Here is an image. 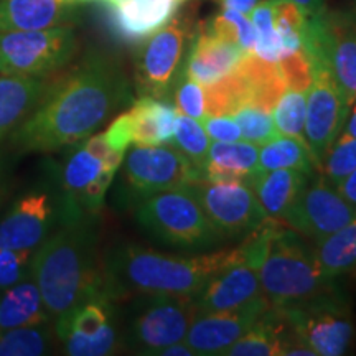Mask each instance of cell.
<instances>
[{
  "label": "cell",
  "instance_id": "1",
  "mask_svg": "<svg viewBox=\"0 0 356 356\" xmlns=\"http://www.w3.org/2000/svg\"><path fill=\"white\" fill-rule=\"evenodd\" d=\"M122 65L104 51H89L68 73L56 74L38 106L7 137L15 154H48L78 144L132 104Z\"/></svg>",
  "mask_w": 356,
  "mask_h": 356
},
{
  "label": "cell",
  "instance_id": "2",
  "mask_svg": "<svg viewBox=\"0 0 356 356\" xmlns=\"http://www.w3.org/2000/svg\"><path fill=\"white\" fill-rule=\"evenodd\" d=\"M106 291L121 302L136 296L195 297L222 267L246 261L241 248L202 256H177L134 243L114 244L102 257Z\"/></svg>",
  "mask_w": 356,
  "mask_h": 356
},
{
  "label": "cell",
  "instance_id": "3",
  "mask_svg": "<svg viewBox=\"0 0 356 356\" xmlns=\"http://www.w3.org/2000/svg\"><path fill=\"white\" fill-rule=\"evenodd\" d=\"M244 259L257 269L259 282L270 305L302 304L338 287L337 279L325 274L314 246L287 222L266 216L244 236Z\"/></svg>",
  "mask_w": 356,
  "mask_h": 356
},
{
  "label": "cell",
  "instance_id": "4",
  "mask_svg": "<svg viewBox=\"0 0 356 356\" xmlns=\"http://www.w3.org/2000/svg\"><path fill=\"white\" fill-rule=\"evenodd\" d=\"M32 277L48 317H58L104 289L97 254V218L66 221L35 248Z\"/></svg>",
  "mask_w": 356,
  "mask_h": 356
},
{
  "label": "cell",
  "instance_id": "5",
  "mask_svg": "<svg viewBox=\"0 0 356 356\" xmlns=\"http://www.w3.org/2000/svg\"><path fill=\"white\" fill-rule=\"evenodd\" d=\"M66 222L58 160L43 159L0 218V248L35 249Z\"/></svg>",
  "mask_w": 356,
  "mask_h": 356
},
{
  "label": "cell",
  "instance_id": "6",
  "mask_svg": "<svg viewBox=\"0 0 356 356\" xmlns=\"http://www.w3.org/2000/svg\"><path fill=\"white\" fill-rule=\"evenodd\" d=\"M124 155L109 144L104 132L66 147L58 162L66 198V221L99 218Z\"/></svg>",
  "mask_w": 356,
  "mask_h": 356
},
{
  "label": "cell",
  "instance_id": "7",
  "mask_svg": "<svg viewBox=\"0 0 356 356\" xmlns=\"http://www.w3.org/2000/svg\"><path fill=\"white\" fill-rule=\"evenodd\" d=\"M136 221L155 241L181 251H208L225 241L190 185L159 191L134 208Z\"/></svg>",
  "mask_w": 356,
  "mask_h": 356
},
{
  "label": "cell",
  "instance_id": "8",
  "mask_svg": "<svg viewBox=\"0 0 356 356\" xmlns=\"http://www.w3.org/2000/svg\"><path fill=\"white\" fill-rule=\"evenodd\" d=\"M197 26L195 8H178L163 29L137 44L134 55V89L137 95L170 99L185 68Z\"/></svg>",
  "mask_w": 356,
  "mask_h": 356
},
{
  "label": "cell",
  "instance_id": "9",
  "mask_svg": "<svg viewBox=\"0 0 356 356\" xmlns=\"http://www.w3.org/2000/svg\"><path fill=\"white\" fill-rule=\"evenodd\" d=\"M114 190L118 208H136L159 191L190 185L203 175L175 145H134L124 155Z\"/></svg>",
  "mask_w": 356,
  "mask_h": 356
},
{
  "label": "cell",
  "instance_id": "10",
  "mask_svg": "<svg viewBox=\"0 0 356 356\" xmlns=\"http://www.w3.org/2000/svg\"><path fill=\"white\" fill-rule=\"evenodd\" d=\"M198 315L193 297H132L122 327V346L139 355H160L167 346L184 341Z\"/></svg>",
  "mask_w": 356,
  "mask_h": 356
},
{
  "label": "cell",
  "instance_id": "11",
  "mask_svg": "<svg viewBox=\"0 0 356 356\" xmlns=\"http://www.w3.org/2000/svg\"><path fill=\"white\" fill-rule=\"evenodd\" d=\"M293 333L315 356H341L353 351L356 322L340 287L302 304L279 307Z\"/></svg>",
  "mask_w": 356,
  "mask_h": 356
},
{
  "label": "cell",
  "instance_id": "12",
  "mask_svg": "<svg viewBox=\"0 0 356 356\" xmlns=\"http://www.w3.org/2000/svg\"><path fill=\"white\" fill-rule=\"evenodd\" d=\"M78 48L71 25L0 32V74L51 78L73 61Z\"/></svg>",
  "mask_w": 356,
  "mask_h": 356
},
{
  "label": "cell",
  "instance_id": "13",
  "mask_svg": "<svg viewBox=\"0 0 356 356\" xmlns=\"http://www.w3.org/2000/svg\"><path fill=\"white\" fill-rule=\"evenodd\" d=\"M119 300L109 296L106 286L53 322L55 337L66 355L106 356L122 348L119 323Z\"/></svg>",
  "mask_w": 356,
  "mask_h": 356
},
{
  "label": "cell",
  "instance_id": "14",
  "mask_svg": "<svg viewBox=\"0 0 356 356\" xmlns=\"http://www.w3.org/2000/svg\"><path fill=\"white\" fill-rule=\"evenodd\" d=\"M304 51L310 65L330 68L337 86L351 106L356 101V29L345 10H328L307 17Z\"/></svg>",
  "mask_w": 356,
  "mask_h": 356
},
{
  "label": "cell",
  "instance_id": "15",
  "mask_svg": "<svg viewBox=\"0 0 356 356\" xmlns=\"http://www.w3.org/2000/svg\"><path fill=\"white\" fill-rule=\"evenodd\" d=\"M208 220L222 238L239 239L256 229L267 216L254 191L244 181H216L202 178L190 184Z\"/></svg>",
  "mask_w": 356,
  "mask_h": 356
},
{
  "label": "cell",
  "instance_id": "16",
  "mask_svg": "<svg viewBox=\"0 0 356 356\" xmlns=\"http://www.w3.org/2000/svg\"><path fill=\"white\" fill-rule=\"evenodd\" d=\"M307 97L305 142L318 167L333 142L343 131L350 104L337 86L327 65H312V84Z\"/></svg>",
  "mask_w": 356,
  "mask_h": 356
},
{
  "label": "cell",
  "instance_id": "17",
  "mask_svg": "<svg viewBox=\"0 0 356 356\" xmlns=\"http://www.w3.org/2000/svg\"><path fill=\"white\" fill-rule=\"evenodd\" d=\"M355 216L353 204L317 172L309 177L284 222L305 238L318 241L343 228Z\"/></svg>",
  "mask_w": 356,
  "mask_h": 356
},
{
  "label": "cell",
  "instance_id": "18",
  "mask_svg": "<svg viewBox=\"0 0 356 356\" xmlns=\"http://www.w3.org/2000/svg\"><path fill=\"white\" fill-rule=\"evenodd\" d=\"M269 305L270 302L266 297H259L233 310L200 314L190 325L184 341L195 355H225V351L254 325Z\"/></svg>",
  "mask_w": 356,
  "mask_h": 356
},
{
  "label": "cell",
  "instance_id": "19",
  "mask_svg": "<svg viewBox=\"0 0 356 356\" xmlns=\"http://www.w3.org/2000/svg\"><path fill=\"white\" fill-rule=\"evenodd\" d=\"M266 297L257 269L246 261L234 262L218 270L193 297L198 314L225 312Z\"/></svg>",
  "mask_w": 356,
  "mask_h": 356
},
{
  "label": "cell",
  "instance_id": "20",
  "mask_svg": "<svg viewBox=\"0 0 356 356\" xmlns=\"http://www.w3.org/2000/svg\"><path fill=\"white\" fill-rule=\"evenodd\" d=\"M226 356H315L293 333L282 309L269 305L244 335L236 340Z\"/></svg>",
  "mask_w": 356,
  "mask_h": 356
},
{
  "label": "cell",
  "instance_id": "21",
  "mask_svg": "<svg viewBox=\"0 0 356 356\" xmlns=\"http://www.w3.org/2000/svg\"><path fill=\"white\" fill-rule=\"evenodd\" d=\"M104 6L113 35L124 43L139 44L173 19L181 0H118Z\"/></svg>",
  "mask_w": 356,
  "mask_h": 356
},
{
  "label": "cell",
  "instance_id": "22",
  "mask_svg": "<svg viewBox=\"0 0 356 356\" xmlns=\"http://www.w3.org/2000/svg\"><path fill=\"white\" fill-rule=\"evenodd\" d=\"M246 55L248 51L239 44L211 32L204 22H198L184 73L202 86H210L229 74Z\"/></svg>",
  "mask_w": 356,
  "mask_h": 356
},
{
  "label": "cell",
  "instance_id": "23",
  "mask_svg": "<svg viewBox=\"0 0 356 356\" xmlns=\"http://www.w3.org/2000/svg\"><path fill=\"white\" fill-rule=\"evenodd\" d=\"M76 8L66 0H0V32L71 25L76 22Z\"/></svg>",
  "mask_w": 356,
  "mask_h": 356
},
{
  "label": "cell",
  "instance_id": "24",
  "mask_svg": "<svg viewBox=\"0 0 356 356\" xmlns=\"http://www.w3.org/2000/svg\"><path fill=\"white\" fill-rule=\"evenodd\" d=\"M55 76H0V140L10 136L33 113Z\"/></svg>",
  "mask_w": 356,
  "mask_h": 356
},
{
  "label": "cell",
  "instance_id": "25",
  "mask_svg": "<svg viewBox=\"0 0 356 356\" xmlns=\"http://www.w3.org/2000/svg\"><path fill=\"white\" fill-rule=\"evenodd\" d=\"M127 115L131 122L132 144H172L178 118V109L172 99L139 96V99L132 101Z\"/></svg>",
  "mask_w": 356,
  "mask_h": 356
},
{
  "label": "cell",
  "instance_id": "26",
  "mask_svg": "<svg viewBox=\"0 0 356 356\" xmlns=\"http://www.w3.org/2000/svg\"><path fill=\"white\" fill-rule=\"evenodd\" d=\"M309 177V173L292 168L257 170L246 184L254 191L266 215L284 221Z\"/></svg>",
  "mask_w": 356,
  "mask_h": 356
},
{
  "label": "cell",
  "instance_id": "27",
  "mask_svg": "<svg viewBox=\"0 0 356 356\" xmlns=\"http://www.w3.org/2000/svg\"><path fill=\"white\" fill-rule=\"evenodd\" d=\"M48 322L51 318L48 317L42 292L32 275L0 289V332Z\"/></svg>",
  "mask_w": 356,
  "mask_h": 356
},
{
  "label": "cell",
  "instance_id": "28",
  "mask_svg": "<svg viewBox=\"0 0 356 356\" xmlns=\"http://www.w3.org/2000/svg\"><path fill=\"white\" fill-rule=\"evenodd\" d=\"M259 170V145L246 140L215 142L208 150L204 178L216 181H246Z\"/></svg>",
  "mask_w": 356,
  "mask_h": 356
},
{
  "label": "cell",
  "instance_id": "29",
  "mask_svg": "<svg viewBox=\"0 0 356 356\" xmlns=\"http://www.w3.org/2000/svg\"><path fill=\"white\" fill-rule=\"evenodd\" d=\"M314 252L325 274L338 279L356 270V216L327 238L314 241Z\"/></svg>",
  "mask_w": 356,
  "mask_h": 356
},
{
  "label": "cell",
  "instance_id": "30",
  "mask_svg": "<svg viewBox=\"0 0 356 356\" xmlns=\"http://www.w3.org/2000/svg\"><path fill=\"white\" fill-rule=\"evenodd\" d=\"M292 168L304 173H317L318 163L304 140L289 136H277L259 147V170Z\"/></svg>",
  "mask_w": 356,
  "mask_h": 356
},
{
  "label": "cell",
  "instance_id": "31",
  "mask_svg": "<svg viewBox=\"0 0 356 356\" xmlns=\"http://www.w3.org/2000/svg\"><path fill=\"white\" fill-rule=\"evenodd\" d=\"M53 322L0 332V356H40L53 346Z\"/></svg>",
  "mask_w": 356,
  "mask_h": 356
},
{
  "label": "cell",
  "instance_id": "32",
  "mask_svg": "<svg viewBox=\"0 0 356 356\" xmlns=\"http://www.w3.org/2000/svg\"><path fill=\"white\" fill-rule=\"evenodd\" d=\"M275 33L282 44V60L304 50V30L307 15L292 0H273Z\"/></svg>",
  "mask_w": 356,
  "mask_h": 356
},
{
  "label": "cell",
  "instance_id": "33",
  "mask_svg": "<svg viewBox=\"0 0 356 356\" xmlns=\"http://www.w3.org/2000/svg\"><path fill=\"white\" fill-rule=\"evenodd\" d=\"M172 145H175L204 178V167H207L208 150L211 144L203 124L197 119L178 113Z\"/></svg>",
  "mask_w": 356,
  "mask_h": 356
},
{
  "label": "cell",
  "instance_id": "34",
  "mask_svg": "<svg viewBox=\"0 0 356 356\" xmlns=\"http://www.w3.org/2000/svg\"><path fill=\"white\" fill-rule=\"evenodd\" d=\"M305 113L307 91L305 89H287L275 104L273 118L279 134L296 137L305 142ZM307 144V142H305Z\"/></svg>",
  "mask_w": 356,
  "mask_h": 356
},
{
  "label": "cell",
  "instance_id": "35",
  "mask_svg": "<svg viewBox=\"0 0 356 356\" xmlns=\"http://www.w3.org/2000/svg\"><path fill=\"white\" fill-rule=\"evenodd\" d=\"M204 24L208 25V29L211 32L239 44L244 51L254 53L257 33L251 19L248 15H244V13L233 10V8L222 7L218 15L207 20Z\"/></svg>",
  "mask_w": 356,
  "mask_h": 356
},
{
  "label": "cell",
  "instance_id": "36",
  "mask_svg": "<svg viewBox=\"0 0 356 356\" xmlns=\"http://www.w3.org/2000/svg\"><path fill=\"white\" fill-rule=\"evenodd\" d=\"M353 170H356V139L340 134L320 162L318 173L337 188Z\"/></svg>",
  "mask_w": 356,
  "mask_h": 356
},
{
  "label": "cell",
  "instance_id": "37",
  "mask_svg": "<svg viewBox=\"0 0 356 356\" xmlns=\"http://www.w3.org/2000/svg\"><path fill=\"white\" fill-rule=\"evenodd\" d=\"M234 121L238 122L241 137L249 144L264 145L280 136L275 129L273 113L262 111L254 106H243L234 113Z\"/></svg>",
  "mask_w": 356,
  "mask_h": 356
},
{
  "label": "cell",
  "instance_id": "38",
  "mask_svg": "<svg viewBox=\"0 0 356 356\" xmlns=\"http://www.w3.org/2000/svg\"><path fill=\"white\" fill-rule=\"evenodd\" d=\"M172 96L175 97V106L180 114L197 119L200 122L207 118V109H204V88L195 81V79L186 76L184 71H181L175 88H173Z\"/></svg>",
  "mask_w": 356,
  "mask_h": 356
},
{
  "label": "cell",
  "instance_id": "39",
  "mask_svg": "<svg viewBox=\"0 0 356 356\" xmlns=\"http://www.w3.org/2000/svg\"><path fill=\"white\" fill-rule=\"evenodd\" d=\"M33 252L35 249L0 248V289L32 275Z\"/></svg>",
  "mask_w": 356,
  "mask_h": 356
},
{
  "label": "cell",
  "instance_id": "40",
  "mask_svg": "<svg viewBox=\"0 0 356 356\" xmlns=\"http://www.w3.org/2000/svg\"><path fill=\"white\" fill-rule=\"evenodd\" d=\"M202 124L208 137L216 142H236L241 139V131L233 115H207Z\"/></svg>",
  "mask_w": 356,
  "mask_h": 356
},
{
  "label": "cell",
  "instance_id": "41",
  "mask_svg": "<svg viewBox=\"0 0 356 356\" xmlns=\"http://www.w3.org/2000/svg\"><path fill=\"white\" fill-rule=\"evenodd\" d=\"M337 190L340 191V195L346 200V202L353 204L356 208V170H353L348 177L343 178L341 184L337 186Z\"/></svg>",
  "mask_w": 356,
  "mask_h": 356
},
{
  "label": "cell",
  "instance_id": "42",
  "mask_svg": "<svg viewBox=\"0 0 356 356\" xmlns=\"http://www.w3.org/2000/svg\"><path fill=\"white\" fill-rule=\"evenodd\" d=\"M257 3H259V0H222V7L233 8V10L241 12L248 17L251 15Z\"/></svg>",
  "mask_w": 356,
  "mask_h": 356
},
{
  "label": "cell",
  "instance_id": "43",
  "mask_svg": "<svg viewBox=\"0 0 356 356\" xmlns=\"http://www.w3.org/2000/svg\"><path fill=\"white\" fill-rule=\"evenodd\" d=\"M292 2L297 3V6L302 8L307 17H310V15H315V13H318L320 10H323L327 0H292Z\"/></svg>",
  "mask_w": 356,
  "mask_h": 356
},
{
  "label": "cell",
  "instance_id": "44",
  "mask_svg": "<svg viewBox=\"0 0 356 356\" xmlns=\"http://www.w3.org/2000/svg\"><path fill=\"white\" fill-rule=\"evenodd\" d=\"M193 350L190 348L185 341H177L167 348H163L160 351V356H193Z\"/></svg>",
  "mask_w": 356,
  "mask_h": 356
},
{
  "label": "cell",
  "instance_id": "45",
  "mask_svg": "<svg viewBox=\"0 0 356 356\" xmlns=\"http://www.w3.org/2000/svg\"><path fill=\"white\" fill-rule=\"evenodd\" d=\"M8 184H10V173H8V163L0 160V207L7 197Z\"/></svg>",
  "mask_w": 356,
  "mask_h": 356
},
{
  "label": "cell",
  "instance_id": "46",
  "mask_svg": "<svg viewBox=\"0 0 356 356\" xmlns=\"http://www.w3.org/2000/svg\"><path fill=\"white\" fill-rule=\"evenodd\" d=\"M353 104H355L353 113H351L348 122H345V127H343V131H341V134H345V136L356 139V101L353 102Z\"/></svg>",
  "mask_w": 356,
  "mask_h": 356
},
{
  "label": "cell",
  "instance_id": "47",
  "mask_svg": "<svg viewBox=\"0 0 356 356\" xmlns=\"http://www.w3.org/2000/svg\"><path fill=\"white\" fill-rule=\"evenodd\" d=\"M66 2L74 3V6H81V3H91V2H101L102 6H104V3H114V2H118V0H66Z\"/></svg>",
  "mask_w": 356,
  "mask_h": 356
},
{
  "label": "cell",
  "instance_id": "48",
  "mask_svg": "<svg viewBox=\"0 0 356 356\" xmlns=\"http://www.w3.org/2000/svg\"><path fill=\"white\" fill-rule=\"evenodd\" d=\"M346 15H348V19L351 20V24H353V26L356 29V0L353 2V6H351L350 8H346Z\"/></svg>",
  "mask_w": 356,
  "mask_h": 356
},
{
  "label": "cell",
  "instance_id": "49",
  "mask_svg": "<svg viewBox=\"0 0 356 356\" xmlns=\"http://www.w3.org/2000/svg\"><path fill=\"white\" fill-rule=\"evenodd\" d=\"M181 2H184V0H181Z\"/></svg>",
  "mask_w": 356,
  "mask_h": 356
},
{
  "label": "cell",
  "instance_id": "50",
  "mask_svg": "<svg viewBox=\"0 0 356 356\" xmlns=\"http://www.w3.org/2000/svg\"><path fill=\"white\" fill-rule=\"evenodd\" d=\"M184 2H185V0H184Z\"/></svg>",
  "mask_w": 356,
  "mask_h": 356
}]
</instances>
